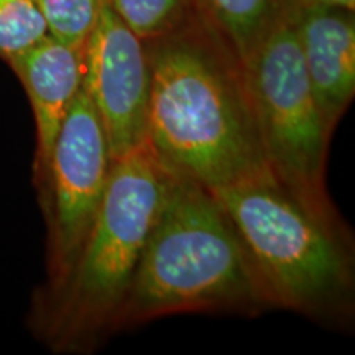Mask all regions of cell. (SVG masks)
Returning a JSON list of instances; mask_svg holds the SVG:
<instances>
[{
  "label": "cell",
  "mask_w": 355,
  "mask_h": 355,
  "mask_svg": "<svg viewBox=\"0 0 355 355\" xmlns=\"http://www.w3.org/2000/svg\"><path fill=\"white\" fill-rule=\"evenodd\" d=\"M296 0L242 63L243 78L272 175L311 206L334 214L326 162L334 127L319 107L296 32Z\"/></svg>",
  "instance_id": "5b68a950"
},
{
  "label": "cell",
  "mask_w": 355,
  "mask_h": 355,
  "mask_svg": "<svg viewBox=\"0 0 355 355\" xmlns=\"http://www.w3.org/2000/svg\"><path fill=\"white\" fill-rule=\"evenodd\" d=\"M288 0H196L199 12L214 25L243 63L279 19Z\"/></svg>",
  "instance_id": "30bf717a"
},
{
  "label": "cell",
  "mask_w": 355,
  "mask_h": 355,
  "mask_svg": "<svg viewBox=\"0 0 355 355\" xmlns=\"http://www.w3.org/2000/svg\"><path fill=\"white\" fill-rule=\"evenodd\" d=\"M260 279L214 194L175 175L115 329L194 311L270 308Z\"/></svg>",
  "instance_id": "3957f363"
},
{
  "label": "cell",
  "mask_w": 355,
  "mask_h": 355,
  "mask_svg": "<svg viewBox=\"0 0 355 355\" xmlns=\"http://www.w3.org/2000/svg\"><path fill=\"white\" fill-rule=\"evenodd\" d=\"M84 44L64 42L48 33L7 61L32 105L37 128L35 184L44 175L58 133L84 86Z\"/></svg>",
  "instance_id": "ba28073f"
},
{
  "label": "cell",
  "mask_w": 355,
  "mask_h": 355,
  "mask_svg": "<svg viewBox=\"0 0 355 355\" xmlns=\"http://www.w3.org/2000/svg\"><path fill=\"white\" fill-rule=\"evenodd\" d=\"M295 20L314 97L336 127L355 94L354 10L296 0Z\"/></svg>",
  "instance_id": "9c48e42d"
},
{
  "label": "cell",
  "mask_w": 355,
  "mask_h": 355,
  "mask_svg": "<svg viewBox=\"0 0 355 355\" xmlns=\"http://www.w3.org/2000/svg\"><path fill=\"white\" fill-rule=\"evenodd\" d=\"M48 35L33 0H0V60H12Z\"/></svg>",
  "instance_id": "7c38bea8"
},
{
  "label": "cell",
  "mask_w": 355,
  "mask_h": 355,
  "mask_svg": "<svg viewBox=\"0 0 355 355\" xmlns=\"http://www.w3.org/2000/svg\"><path fill=\"white\" fill-rule=\"evenodd\" d=\"M211 193L237 230L270 304L314 318L349 313L352 243L337 212L311 206L273 175Z\"/></svg>",
  "instance_id": "277c9868"
},
{
  "label": "cell",
  "mask_w": 355,
  "mask_h": 355,
  "mask_svg": "<svg viewBox=\"0 0 355 355\" xmlns=\"http://www.w3.org/2000/svg\"><path fill=\"white\" fill-rule=\"evenodd\" d=\"M104 2L105 0H33L46 21L48 33L76 44L86 43Z\"/></svg>",
  "instance_id": "4fadbf2b"
},
{
  "label": "cell",
  "mask_w": 355,
  "mask_h": 355,
  "mask_svg": "<svg viewBox=\"0 0 355 355\" xmlns=\"http://www.w3.org/2000/svg\"><path fill=\"white\" fill-rule=\"evenodd\" d=\"M303 2L318 3V6H326V7L345 8V10H354L355 8V0H303Z\"/></svg>",
  "instance_id": "5bb4252c"
},
{
  "label": "cell",
  "mask_w": 355,
  "mask_h": 355,
  "mask_svg": "<svg viewBox=\"0 0 355 355\" xmlns=\"http://www.w3.org/2000/svg\"><path fill=\"white\" fill-rule=\"evenodd\" d=\"M115 15L144 42L170 33L196 10V0H105Z\"/></svg>",
  "instance_id": "8fae6325"
},
{
  "label": "cell",
  "mask_w": 355,
  "mask_h": 355,
  "mask_svg": "<svg viewBox=\"0 0 355 355\" xmlns=\"http://www.w3.org/2000/svg\"><path fill=\"white\" fill-rule=\"evenodd\" d=\"M145 44L146 140L163 165L209 191L272 175L242 63L199 8Z\"/></svg>",
  "instance_id": "6da1fadb"
},
{
  "label": "cell",
  "mask_w": 355,
  "mask_h": 355,
  "mask_svg": "<svg viewBox=\"0 0 355 355\" xmlns=\"http://www.w3.org/2000/svg\"><path fill=\"white\" fill-rule=\"evenodd\" d=\"M114 158L86 89H81L53 145L38 198L46 222V283L73 265L107 188Z\"/></svg>",
  "instance_id": "8992f818"
},
{
  "label": "cell",
  "mask_w": 355,
  "mask_h": 355,
  "mask_svg": "<svg viewBox=\"0 0 355 355\" xmlns=\"http://www.w3.org/2000/svg\"><path fill=\"white\" fill-rule=\"evenodd\" d=\"M84 89L99 115L114 159L144 144L150 99L148 51L107 2L84 44Z\"/></svg>",
  "instance_id": "52a82bcc"
},
{
  "label": "cell",
  "mask_w": 355,
  "mask_h": 355,
  "mask_svg": "<svg viewBox=\"0 0 355 355\" xmlns=\"http://www.w3.org/2000/svg\"><path fill=\"white\" fill-rule=\"evenodd\" d=\"M175 173L148 140L114 159L101 207L68 272L33 298L30 326L56 352L86 350L115 329Z\"/></svg>",
  "instance_id": "7a4b0ae2"
}]
</instances>
